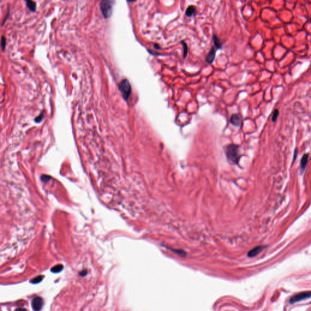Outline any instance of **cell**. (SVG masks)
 <instances>
[{"instance_id":"6da1fadb","label":"cell","mask_w":311,"mask_h":311,"mask_svg":"<svg viewBox=\"0 0 311 311\" xmlns=\"http://www.w3.org/2000/svg\"><path fill=\"white\" fill-rule=\"evenodd\" d=\"M114 3V1H107V0L100 1L99 7L104 18H108L111 16L112 13H113V7Z\"/></svg>"},{"instance_id":"7a4b0ae2","label":"cell","mask_w":311,"mask_h":311,"mask_svg":"<svg viewBox=\"0 0 311 311\" xmlns=\"http://www.w3.org/2000/svg\"><path fill=\"white\" fill-rule=\"evenodd\" d=\"M119 89L124 99L127 101L131 94V86L129 81L127 79H124L121 81L119 84Z\"/></svg>"},{"instance_id":"3957f363","label":"cell","mask_w":311,"mask_h":311,"mask_svg":"<svg viewBox=\"0 0 311 311\" xmlns=\"http://www.w3.org/2000/svg\"><path fill=\"white\" fill-rule=\"evenodd\" d=\"M226 153L228 158L234 163H237L238 162L239 156L238 153V146L236 145H229L227 149Z\"/></svg>"},{"instance_id":"277c9868","label":"cell","mask_w":311,"mask_h":311,"mask_svg":"<svg viewBox=\"0 0 311 311\" xmlns=\"http://www.w3.org/2000/svg\"><path fill=\"white\" fill-rule=\"evenodd\" d=\"M311 297V291L303 292L292 297L289 300V303L293 304L300 301L307 299Z\"/></svg>"},{"instance_id":"5b68a950","label":"cell","mask_w":311,"mask_h":311,"mask_svg":"<svg viewBox=\"0 0 311 311\" xmlns=\"http://www.w3.org/2000/svg\"><path fill=\"white\" fill-rule=\"evenodd\" d=\"M43 305V300L41 297H36L32 300V306L34 311H40Z\"/></svg>"},{"instance_id":"8992f818","label":"cell","mask_w":311,"mask_h":311,"mask_svg":"<svg viewBox=\"0 0 311 311\" xmlns=\"http://www.w3.org/2000/svg\"><path fill=\"white\" fill-rule=\"evenodd\" d=\"M230 123L234 126H239L242 123L241 116L238 114H233L230 118Z\"/></svg>"},{"instance_id":"52a82bcc","label":"cell","mask_w":311,"mask_h":311,"mask_svg":"<svg viewBox=\"0 0 311 311\" xmlns=\"http://www.w3.org/2000/svg\"><path fill=\"white\" fill-rule=\"evenodd\" d=\"M215 56H216V49L214 48V47H212V48L210 50L209 54H207V55L206 56V58H205L206 62H207L209 63H212L215 58Z\"/></svg>"},{"instance_id":"ba28073f","label":"cell","mask_w":311,"mask_h":311,"mask_svg":"<svg viewBox=\"0 0 311 311\" xmlns=\"http://www.w3.org/2000/svg\"><path fill=\"white\" fill-rule=\"evenodd\" d=\"M264 248V247L263 246H257L256 247H255L254 249H252L251 250H250V251L248 253V256L249 257H254L255 256H256L258 253H260L262 250H263V249Z\"/></svg>"},{"instance_id":"9c48e42d","label":"cell","mask_w":311,"mask_h":311,"mask_svg":"<svg viewBox=\"0 0 311 311\" xmlns=\"http://www.w3.org/2000/svg\"><path fill=\"white\" fill-rule=\"evenodd\" d=\"M196 13V8L195 6H190L187 7L185 11V15L188 17H191Z\"/></svg>"},{"instance_id":"30bf717a","label":"cell","mask_w":311,"mask_h":311,"mask_svg":"<svg viewBox=\"0 0 311 311\" xmlns=\"http://www.w3.org/2000/svg\"><path fill=\"white\" fill-rule=\"evenodd\" d=\"M26 6L28 7V8L29 9L30 11L32 12L36 11V8H37V5L35 2L32 1H26Z\"/></svg>"},{"instance_id":"8fae6325","label":"cell","mask_w":311,"mask_h":311,"mask_svg":"<svg viewBox=\"0 0 311 311\" xmlns=\"http://www.w3.org/2000/svg\"><path fill=\"white\" fill-rule=\"evenodd\" d=\"M308 158H309V154H305L301 160V168L303 170L305 169V167L307 165V163L308 161Z\"/></svg>"},{"instance_id":"7c38bea8","label":"cell","mask_w":311,"mask_h":311,"mask_svg":"<svg viewBox=\"0 0 311 311\" xmlns=\"http://www.w3.org/2000/svg\"><path fill=\"white\" fill-rule=\"evenodd\" d=\"M213 40L214 44V46H215L216 48H217V49H221L222 48V45H221V41H220V40L219 39V38L217 36H216V35H213Z\"/></svg>"},{"instance_id":"4fadbf2b","label":"cell","mask_w":311,"mask_h":311,"mask_svg":"<svg viewBox=\"0 0 311 311\" xmlns=\"http://www.w3.org/2000/svg\"><path fill=\"white\" fill-rule=\"evenodd\" d=\"M63 266L61 264H59V265H57L53 267L51 269V271L54 273H58V272H61L63 270Z\"/></svg>"},{"instance_id":"5bb4252c","label":"cell","mask_w":311,"mask_h":311,"mask_svg":"<svg viewBox=\"0 0 311 311\" xmlns=\"http://www.w3.org/2000/svg\"><path fill=\"white\" fill-rule=\"evenodd\" d=\"M181 43H182V45L184 48V58H185L188 54V46H187V45L186 44V43L184 41H181Z\"/></svg>"},{"instance_id":"9a60e30c","label":"cell","mask_w":311,"mask_h":311,"mask_svg":"<svg viewBox=\"0 0 311 311\" xmlns=\"http://www.w3.org/2000/svg\"><path fill=\"white\" fill-rule=\"evenodd\" d=\"M278 115H279V111H278V109H275L274 111H273V113L272 118V122H275V121L276 120V119H277V118H278Z\"/></svg>"},{"instance_id":"2e32d148","label":"cell","mask_w":311,"mask_h":311,"mask_svg":"<svg viewBox=\"0 0 311 311\" xmlns=\"http://www.w3.org/2000/svg\"><path fill=\"white\" fill-rule=\"evenodd\" d=\"M43 114H44V113H43V111L42 113H41V114H40L39 116H38L35 119V122H36V123H39V122H40L43 119V117H44V115H43Z\"/></svg>"},{"instance_id":"e0dca14e","label":"cell","mask_w":311,"mask_h":311,"mask_svg":"<svg viewBox=\"0 0 311 311\" xmlns=\"http://www.w3.org/2000/svg\"><path fill=\"white\" fill-rule=\"evenodd\" d=\"M42 280H43V276H37V277H36V278H34L33 280H32L31 281V282L33 283H38L40 282Z\"/></svg>"},{"instance_id":"ac0fdd59","label":"cell","mask_w":311,"mask_h":311,"mask_svg":"<svg viewBox=\"0 0 311 311\" xmlns=\"http://www.w3.org/2000/svg\"><path fill=\"white\" fill-rule=\"evenodd\" d=\"M6 38L4 36H3L1 37V47L3 50H4L6 48Z\"/></svg>"},{"instance_id":"d6986e66","label":"cell","mask_w":311,"mask_h":311,"mask_svg":"<svg viewBox=\"0 0 311 311\" xmlns=\"http://www.w3.org/2000/svg\"><path fill=\"white\" fill-rule=\"evenodd\" d=\"M154 47L155 49H161V47L158 44L154 45Z\"/></svg>"},{"instance_id":"ffe728a7","label":"cell","mask_w":311,"mask_h":311,"mask_svg":"<svg viewBox=\"0 0 311 311\" xmlns=\"http://www.w3.org/2000/svg\"><path fill=\"white\" fill-rule=\"evenodd\" d=\"M15 311H27V310L24 308H18V309H16Z\"/></svg>"}]
</instances>
